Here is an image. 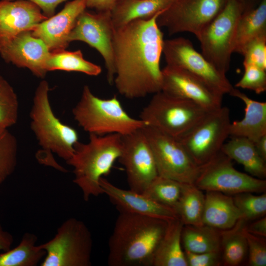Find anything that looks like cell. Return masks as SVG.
Masks as SVG:
<instances>
[{"instance_id": "obj_10", "label": "cell", "mask_w": 266, "mask_h": 266, "mask_svg": "<svg viewBox=\"0 0 266 266\" xmlns=\"http://www.w3.org/2000/svg\"><path fill=\"white\" fill-rule=\"evenodd\" d=\"M142 130L152 151L159 175L194 184L200 166L193 161L179 139L148 126Z\"/></svg>"}, {"instance_id": "obj_7", "label": "cell", "mask_w": 266, "mask_h": 266, "mask_svg": "<svg viewBox=\"0 0 266 266\" xmlns=\"http://www.w3.org/2000/svg\"><path fill=\"white\" fill-rule=\"evenodd\" d=\"M46 254L41 266H90L93 240L82 221L71 217L58 228L54 237L39 245Z\"/></svg>"}, {"instance_id": "obj_31", "label": "cell", "mask_w": 266, "mask_h": 266, "mask_svg": "<svg viewBox=\"0 0 266 266\" xmlns=\"http://www.w3.org/2000/svg\"><path fill=\"white\" fill-rule=\"evenodd\" d=\"M47 71L61 70L77 71L90 76L99 75L100 66L85 60L80 50L69 51L65 49L50 52L46 63Z\"/></svg>"}, {"instance_id": "obj_38", "label": "cell", "mask_w": 266, "mask_h": 266, "mask_svg": "<svg viewBox=\"0 0 266 266\" xmlns=\"http://www.w3.org/2000/svg\"><path fill=\"white\" fill-rule=\"evenodd\" d=\"M242 55L244 56L243 62L266 70V36L258 38L250 43Z\"/></svg>"}, {"instance_id": "obj_28", "label": "cell", "mask_w": 266, "mask_h": 266, "mask_svg": "<svg viewBox=\"0 0 266 266\" xmlns=\"http://www.w3.org/2000/svg\"><path fill=\"white\" fill-rule=\"evenodd\" d=\"M181 241L184 251L195 253L220 251L221 231L204 224L184 225Z\"/></svg>"}, {"instance_id": "obj_45", "label": "cell", "mask_w": 266, "mask_h": 266, "mask_svg": "<svg viewBox=\"0 0 266 266\" xmlns=\"http://www.w3.org/2000/svg\"><path fill=\"white\" fill-rule=\"evenodd\" d=\"M243 6L244 11H247L256 7L262 0H236ZM243 11V12H244Z\"/></svg>"}, {"instance_id": "obj_36", "label": "cell", "mask_w": 266, "mask_h": 266, "mask_svg": "<svg viewBox=\"0 0 266 266\" xmlns=\"http://www.w3.org/2000/svg\"><path fill=\"white\" fill-rule=\"evenodd\" d=\"M244 71L241 78L235 87L253 91L261 94L266 90V72L265 69L251 64L243 62Z\"/></svg>"}, {"instance_id": "obj_34", "label": "cell", "mask_w": 266, "mask_h": 266, "mask_svg": "<svg viewBox=\"0 0 266 266\" xmlns=\"http://www.w3.org/2000/svg\"><path fill=\"white\" fill-rule=\"evenodd\" d=\"M19 102L13 87L0 75V129H8L18 120Z\"/></svg>"}, {"instance_id": "obj_20", "label": "cell", "mask_w": 266, "mask_h": 266, "mask_svg": "<svg viewBox=\"0 0 266 266\" xmlns=\"http://www.w3.org/2000/svg\"><path fill=\"white\" fill-rule=\"evenodd\" d=\"M48 18L40 8L27 0H0V42L31 32Z\"/></svg>"}, {"instance_id": "obj_29", "label": "cell", "mask_w": 266, "mask_h": 266, "mask_svg": "<svg viewBox=\"0 0 266 266\" xmlns=\"http://www.w3.org/2000/svg\"><path fill=\"white\" fill-rule=\"evenodd\" d=\"M37 236L26 233L19 244L13 249L0 253V266H35L41 261L45 251L36 244Z\"/></svg>"}, {"instance_id": "obj_41", "label": "cell", "mask_w": 266, "mask_h": 266, "mask_svg": "<svg viewBox=\"0 0 266 266\" xmlns=\"http://www.w3.org/2000/svg\"><path fill=\"white\" fill-rule=\"evenodd\" d=\"M245 228L249 233L257 236L266 237V216L256 219L249 224L247 223Z\"/></svg>"}, {"instance_id": "obj_16", "label": "cell", "mask_w": 266, "mask_h": 266, "mask_svg": "<svg viewBox=\"0 0 266 266\" xmlns=\"http://www.w3.org/2000/svg\"><path fill=\"white\" fill-rule=\"evenodd\" d=\"M162 75L163 92L191 100L209 111L222 106L223 96L186 70L166 65L162 69Z\"/></svg>"}, {"instance_id": "obj_32", "label": "cell", "mask_w": 266, "mask_h": 266, "mask_svg": "<svg viewBox=\"0 0 266 266\" xmlns=\"http://www.w3.org/2000/svg\"><path fill=\"white\" fill-rule=\"evenodd\" d=\"M182 184L158 175L142 194L154 201L174 210L181 193Z\"/></svg>"}, {"instance_id": "obj_6", "label": "cell", "mask_w": 266, "mask_h": 266, "mask_svg": "<svg viewBox=\"0 0 266 266\" xmlns=\"http://www.w3.org/2000/svg\"><path fill=\"white\" fill-rule=\"evenodd\" d=\"M209 111L188 100L161 91L154 94L142 109L140 119L177 139L180 138Z\"/></svg>"}, {"instance_id": "obj_24", "label": "cell", "mask_w": 266, "mask_h": 266, "mask_svg": "<svg viewBox=\"0 0 266 266\" xmlns=\"http://www.w3.org/2000/svg\"><path fill=\"white\" fill-rule=\"evenodd\" d=\"M183 226L179 218L168 221L166 232L155 253L152 266H188L182 248Z\"/></svg>"}, {"instance_id": "obj_13", "label": "cell", "mask_w": 266, "mask_h": 266, "mask_svg": "<svg viewBox=\"0 0 266 266\" xmlns=\"http://www.w3.org/2000/svg\"><path fill=\"white\" fill-rule=\"evenodd\" d=\"M227 0H174L157 18L169 34L189 32L196 37L223 9Z\"/></svg>"}, {"instance_id": "obj_3", "label": "cell", "mask_w": 266, "mask_h": 266, "mask_svg": "<svg viewBox=\"0 0 266 266\" xmlns=\"http://www.w3.org/2000/svg\"><path fill=\"white\" fill-rule=\"evenodd\" d=\"M46 80L38 85L30 111L31 128L41 150L37 154L41 163L65 171L54 160L52 153L66 162L72 156L78 135L73 128L63 123L54 114L49 99Z\"/></svg>"}, {"instance_id": "obj_22", "label": "cell", "mask_w": 266, "mask_h": 266, "mask_svg": "<svg viewBox=\"0 0 266 266\" xmlns=\"http://www.w3.org/2000/svg\"><path fill=\"white\" fill-rule=\"evenodd\" d=\"M242 218L233 198L216 191H206L202 222L219 231L233 228Z\"/></svg>"}, {"instance_id": "obj_15", "label": "cell", "mask_w": 266, "mask_h": 266, "mask_svg": "<svg viewBox=\"0 0 266 266\" xmlns=\"http://www.w3.org/2000/svg\"><path fill=\"white\" fill-rule=\"evenodd\" d=\"M122 140L118 160L125 168L130 189L142 193L159 175L152 151L142 128L122 135Z\"/></svg>"}, {"instance_id": "obj_44", "label": "cell", "mask_w": 266, "mask_h": 266, "mask_svg": "<svg viewBox=\"0 0 266 266\" xmlns=\"http://www.w3.org/2000/svg\"><path fill=\"white\" fill-rule=\"evenodd\" d=\"M254 143L259 155L266 161V134Z\"/></svg>"}, {"instance_id": "obj_23", "label": "cell", "mask_w": 266, "mask_h": 266, "mask_svg": "<svg viewBox=\"0 0 266 266\" xmlns=\"http://www.w3.org/2000/svg\"><path fill=\"white\" fill-rule=\"evenodd\" d=\"M174 0H118L110 11L114 29L136 20H147L167 8Z\"/></svg>"}, {"instance_id": "obj_2", "label": "cell", "mask_w": 266, "mask_h": 266, "mask_svg": "<svg viewBox=\"0 0 266 266\" xmlns=\"http://www.w3.org/2000/svg\"><path fill=\"white\" fill-rule=\"evenodd\" d=\"M168 221L120 212L108 240L110 266H152Z\"/></svg>"}, {"instance_id": "obj_37", "label": "cell", "mask_w": 266, "mask_h": 266, "mask_svg": "<svg viewBox=\"0 0 266 266\" xmlns=\"http://www.w3.org/2000/svg\"><path fill=\"white\" fill-rule=\"evenodd\" d=\"M245 226L244 233L248 246V264L251 266H266V237L249 233L246 230Z\"/></svg>"}, {"instance_id": "obj_4", "label": "cell", "mask_w": 266, "mask_h": 266, "mask_svg": "<svg viewBox=\"0 0 266 266\" xmlns=\"http://www.w3.org/2000/svg\"><path fill=\"white\" fill-rule=\"evenodd\" d=\"M122 135L89 134L86 143L78 141L72 157L66 162L73 168V182L81 189L83 199L103 194L100 180L110 173L121 155Z\"/></svg>"}, {"instance_id": "obj_19", "label": "cell", "mask_w": 266, "mask_h": 266, "mask_svg": "<svg viewBox=\"0 0 266 266\" xmlns=\"http://www.w3.org/2000/svg\"><path fill=\"white\" fill-rule=\"evenodd\" d=\"M100 185L120 212L145 215L167 221L178 218L175 211L131 190L120 188L102 177Z\"/></svg>"}, {"instance_id": "obj_5", "label": "cell", "mask_w": 266, "mask_h": 266, "mask_svg": "<svg viewBox=\"0 0 266 266\" xmlns=\"http://www.w3.org/2000/svg\"><path fill=\"white\" fill-rule=\"evenodd\" d=\"M72 113L79 126L89 134L118 133L123 136L146 126L141 119L130 116L116 96L100 99L87 85L84 86Z\"/></svg>"}, {"instance_id": "obj_8", "label": "cell", "mask_w": 266, "mask_h": 266, "mask_svg": "<svg viewBox=\"0 0 266 266\" xmlns=\"http://www.w3.org/2000/svg\"><path fill=\"white\" fill-rule=\"evenodd\" d=\"M243 11L239 1L227 0L221 11L197 37L202 55L224 74L230 68L236 27Z\"/></svg>"}, {"instance_id": "obj_40", "label": "cell", "mask_w": 266, "mask_h": 266, "mask_svg": "<svg viewBox=\"0 0 266 266\" xmlns=\"http://www.w3.org/2000/svg\"><path fill=\"white\" fill-rule=\"evenodd\" d=\"M37 5L43 14L47 18L55 14L57 7L61 3L67 0H27Z\"/></svg>"}, {"instance_id": "obj_1", "label": "cell", "mask_w": 266, "mask_h": 266, "mask_svg": "<svg viewBox=\"0 0 266 266\" xmlns=\"http://www.w3.org/2000/svg\"><path fill=\"white\" fill-rule=\"evenodd\" d=\"M162 12L115 29L113 83L119 93L128 99L141 98L161 91L160 62L164 40L157 18Z\"/></svg>"}, {"instance_id": "obj_35", "label": "cell", "mask_w": 266, "mask_h": 266, "mask_svg": "<svg viewBox=\"0 0 266 266\" xmlns=\"http://www.w3.org/2000/svg\"><path fill=\"white\" fill-rule=\"evenodd\" d=\"M252 192H243L235 194L234 202L247 222L266 216V194L255 195Z\"/></svg>"}, {"instance_id": "obj_27", "label": "cell", "mask_w": 266, "mask_h": 266, "mask_svg": "<svg viewBox=\"0 0 266 266\" xmlns=\"http://www.w3.org/2000/svg\"><path fill=\"white\" fill-rule=\"evenodd\" d=\"M247 222L240 219L232 228L221 231L220 253L222 265L237 266L242 264L248 255V246L244 233Z\"/></svg>"}, {"instance_id": "obj_42", "label": "cell", "mask_w": 266, "mask_h": 266, "mask_svg": "<svg viewBox=\"0 0 266 266\" xmlns=\"http://www.w3.org/2000/svg\"><path fill=\"white\" fill-rule=\"evenodd\" d=\"M118 0H87V7L97 12H110Z\"/></svg>"}, {"instance_id": "obj_17", "label": "cell", "mask_w": 266, "mask_h": 266, "mask_svg": "<svg viewBox=\"0 0 266 266\" xmlns=\"http://www.w3.org/2000/svg\"><path fill=\"white\" fill-rule=\"evenodd\" d=\"M50 52L45 42L30 31L0 42V55L6 62L26 67L39 78H43L48 72L46 63Z\"/></svg>"}, {"instance_id": "obj_9", "label": "cell", "mask_w": 266, "mask_h": 266, "mask_svg": "<svg viewBox=\"0 0 266 266\" xmlns=\"http://www.w3.org/2000/svg\"><path fill=\"white\" fill-rule=\"evenodd\" d=\"M230 109L221 106L209 111L192 128L178 138L199 166L217 154L229 135Z\"/></svg>"}, {"instance_id": "obj_21", "label": "cell", "mask_w": 266, "mask_h": 266, "mask_svg": "<svg viewBox=\"0 0 266 266\" xmlns=\"http://www.w3.org/2000/svg\"><path fill=\"white\" fill-rule=\"evenodd\" d=\"M229 94L241 100L245 105L243 118L231 123L229 135L246 137L255 142L266 134V102L252 100L234 88Z\"/></svg>"}, {"instance_id": "obj_39", "label": "cell", "mask_w": 266, "mask_h": 266, "mask_svg": "<svg viewBox=\"0 0 266 266\" xmlns=\"http://www.w3.org/2000/svg\"><path fill=\"white\" fill-rule=\"evenodd\" d=\"M188 266H218L222 265L220 251L201 253L184 251Z\"/></svg>"}, {"instance_id": "obj_18", "label": "cell", "mask_w": 266, "mask_h": 266, "mask_svg": "<svg viewBox=\"0 0 266 266\" xmlns=\"http://www.w3.org/2000/svg\"><path fill=\"white\" fill-rule=\"evenodd\" d=\"M86 8L87 0L69 1L59 12L38 24L31 33L42 39L50 52L65 49L78 17Z\"/></svg>"}, {"instance_id": "obj_12", "label": "cell", "mask_w": 266, "mask_h": 266, "mask_svg": "<svg viewBox=\"0 0 266 266\" xmlns=\"http://www.w3.org/2000/svg\"><path fill=\"white\" fill-rule=\"evenodd\" d=\"M163 54L166 65L186 70L223 96L229 94L233 88L226 74L218 71L187 38L179 37L164 40Z\"/></svg>"}, {"instance_id": "obj_25", "label": "cell", "mask_w": 266, "mask_h": 266, "mask_svg": "<svg viewBox=\"0 0 266 266\" xmlns=\"http://www.w3.org/2000/svg\"><path fill=\"white\" fill-rule=\"evenodd\" d=\"M264 36H266V0L242 13L236 27L233 53L242 55L250 43Z\"/></svg>"}, {"instance_id": "obj_26", "label": "cell", "mask_w": 266, "mask_h": 266, "mask_svg": "<svg viewBox=\"0 0 266 266\" xmlns=\"http://www.w3.org/2000/svg\"><path fill=\"white\" fill-rule=\"evenodd\" d=\"M221 151L243 166L250 175L264 179L266 177V164L258 154L254 143L243 137L232 136L223 145Z\"/></svg>"}, {"instance_id": "obj_33", "label": "cell", "mask_w": 266, "mask_h": 266, "mask_svg": "<svg viewBox=\"0 0 266 266\" xmlns=\"http://www.w3.org/2000/svg\"><path fill=\"white\" fill-rule=\"evenodd\" d=\"M17 141L7 129H0V185L14 172L17 163Z\"/></svg>"}, {"instance_id": "obj_30", "label": "cell", "mask_w": 266, "mask_h": 266, "mask_svg": "<svg viewBox=\"0 0 266 266\" xmlns=\"http://www.w3.org/2000/svg\"><path fill=\"white\" fill-rule=\"evenodd\" d=\"M194 184H182L181 193L175 207L184 225H203L205 194Z\"/></svg>"}, {"instance_id": "obj_14", "label": "cell", "mask_w": 266, "mask_h": 266, "mask_svg": "<svg viewBox=\"0 0 266 266\" xmlns=\"http://www.w3.org/2000/svg\"><path fill=\"white\" fill-rule=\"evenodd\" d=\"M115 29L110 12H91L86 10L78 17L68 38L69 43L81 41L96 49L102 57L109 84L115 74L113 39Z\"/></svg>"}, {"instance_id": "obj_11", "label": "cell", "mask_w": 266, "mask_h": 266, "mask_svg": "<svg viewBox=\"0 0 266 266\" xmlns=\"http://www.w3.org/2000/svg\"><path fill=\"white\" fill-rule=\"evenodd\" d=\"M232 161L220 151L206 163L200 166L194 184L201 190L226 195L266 191V180L237 170Z\"/></svg>"}, {"instance_id": "obj_43", "label": "cell", "mask_w": 266, "mask_h": 266, "mask_svg": "<svg viewBox=\"0 0 266 266\" xmlns=\"http://www.w3.org/2000/svg\"><path fill=\"white\" fill-rule=\"evenodd\" d=\"M13 241L12 235L5 231L0 224V251L3 252L9 250Z\"/></svg>"}]
</instances>
